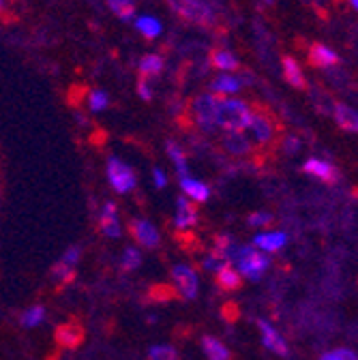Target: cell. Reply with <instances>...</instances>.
Masks as SVG:
<instances>
[{
    "instance_id": "39",
    "label": "cell",
    "mask_w": 358,
    "mask_h": 360,
    "mask_svg": "<svg viewBox=\"0 0 358 360\" xmlns=\"http://www.w3.org/2000/svg\"><path fill=\"white\" fill-rule=\"evenodd\" d=\"M7 9V0H0V13Z\"/></svg>"
},
{
    "instance_id": "22",
    "label": "cell",
    "mask_w": 358,
    "mask_h": 360,
    "mask_svg": "<svg viewBox=\"0 0 358 360\" xmlns=\"http://www.w3.org/2000/svg\"><path fill=\"white\" fill-rule=\"evenodd\" d=\"M174 221L178 228H193L198 223V210H196L193 202H189L185 195L178 198V202H176V219Z\"/></svg>"
},
{
    "instance_id": "26",
    "label": "cell",
    "mask_w": 358,
    "mask_h": 360,
    "mask_svg": "<svg viewBox=\"0 0 358 360\" xmlns=\"http://www.w3.org/2000/svg\"><path fill=\"white\" fill-rule=\"evenodd\" d=\"M165 150H167V157H170V161L174 163L178 176H187V174H189V161H187L185 150H183L181 146H178L176 142H167V144H165Z\"/></svg>"
},
{
    "instance_id": "31",
    "label": "cell",
    "mask_w": 358,
    "mask_h": 360,
    "mask_svg": "<svg viewBox=\"0 0 358 360\" xmlns=\"http://www.w3.org/2000/svg\"><path fill=\"white\" fill-rule=\"evenodd\" d=\"M148 360H178V352L172 345H153L148 349Z\"/></svg>"
},
{
    "instance_id": "5",
    "label": "cell",
    "mask_w": 358,
    "mask_h": 360,
    "mask_svg": "<svg viewBox=\"0 0 358 360\" xmlns=\"http://www.w3.org/2000/svg\"><path fill=\"white\" fill-rule=\"evenodd\" d=\"M215 105H217V97L206 93H200L198 97H193V101L189 103V118L193 122V127H198L202 133H217L215 129Z\"/></svg>"
},
{
    "instance_id": "8",
    "label": "cell",
    "mask_w": 358,
    "mask_h": 360,
    "mask_svg": "<svg viewBox=\"0 0 358 360\" xmlns=\"http://www.w3.org/2000/svg\"><path fill=\"white\" fill-rule=\"evenodd\" d=\"M172 275H174L176 288H178V292H181L183 298L193 300V298L198 296L200 281H198V273H196V270H193L191 266H187V264H178V266H174Z\"/></svg>"
},
{
    "instance_id": "11",
    "label": "cell",
    "mask_w": 358,
    "mask_h": 360,
    "mask_svg": "<svg viewBox=\"0 0 358 360\" xmlns=\"http://www.w3.org/2000/svg\"><path fill=\"white\" fill-rule=\"evenodd\" d=\"M131 234H133V238H136L146 249H155L161 243V236H159L157 228L151 221H146V219H133L131 221Z\"/></svg>"
},
{
    "instance_id": "14",
    "label": "cell",
    "mask_w": 358,
    "mask_h": 360,
    "mask_svg": "<svg viewBox=\"0 0 358 360\" xmlns=\"http://www.w3.org/2000/svg\"><path fill=\"white\" fill-rule=\"evenodd\" d=\"M210 65L217 73H234L241 69V60L238 56L228 50V48H219L210 52Z\"/></svg>"
},
{
    "instance_id": "40",
    "label": "cell",
    "mask_w": 358,
    "mask_h": 360,
    "mask_svg": "<svg viewBox=\"0 0 358 360\" xmlns=\"http://www.w3.org/2000/svg\"><path fill=\"white\" fill-rule=\"evenodd\" d=\"M264 3H266V5H273V3H275V0H264Z\"/></svg>"
},
{
    "instance_id": "9",
    "label": "cell",
    "mask_w": 358,
    "mask_h": 360,
    "mask_svg": "<svg viewBox=\"0 0 358 360\" xmlns=\"http://www.w3.org/2000/svg\"><path fill=\"white\" fill-rule=\"evenodd\" d=\"M302 172L309 174V176H313V178L322 180V183H326V185H337V183H339V178H341L339 169H337L331 161L318 159V157H309V159L302 163Z\"/></svg>"
},
{
    "instance_id": "19",
    "label": "cell",
    "mask_w": 358,
    "mask_h": 360,
    "mask_svg": "<svg viewBox=\"0 0 358 360\" xmlns=\"http://www.w3.org/2000/svg\"><path fill=\"white\" fill-rule=\"evenodd\" d=\"M288 243V236L283 232H262L253 238V247L262 253H277Z\"/></svg>"
},
{
    "instance_id": "20",
    "label": "cell",
    "mask_w": 358,
    "mask_h": 360,
    "mask_svg": "<svg viewBox=\"0 0 358 360\" xmlns=\"http://www.w3.org/2000/svg\"><path fill=\"white\" fill-rule=\"evenodd\" d=\"M223 148L228 150V155L232 157H245L253 150L251 142L247 140L245 131L238 133H223Z\"/></svg>"
},
{
    "instance_id": "16",
    "label": "cell",
    "mask_w": 358,
    "mask_h": 360,
    "mask_svg": "<svg viewBox=\"0 0 358 360\" xmlns=\"http://www.w3.org/2000/svg\"><path fill=\"white\" fill-rule=\"evenodd\" d=\"M133 22V28H136L144 39L148 41H157L161 34H163V24L159 18L151 15V13H142V15H136L131 20Z\"/></svg>"
},
{
    "instance_id": "35",
    "label": "cell",
    "mask_w": 358,
    "mask_h": 360,
    "mask_svg": "<svg viewBox=\"0 0 358 360\" xmlns=\"http://www.w3.org/2000/svg\"><path fill=\"white\" fill-rule=\"evenodd\" d=\"M281 148L286 155H296L300 150V140L296 138V135H286L283 142H281Z\"/></svg>"
},
{
    "instance_id": "6",
    "label": "cell",
    "mask_w": 358,
    "mask_h": 360,
    "mask_svg": "<svg viewBox=\"0 0 358 360\" xmlns=\"http://www.w3.org/2000/svg\"><path fill=\"white\" fill-rule=\"evenodd\" d=\"M106 174H108L110 187L116 193H120V195L131 193L133 189H136V185H138V178H136V172H133V167L129 163H124L122 159H118V157H110L108 159Z\"/></svg>"
},
{
    "instance_id": "1",
    "label": "cell",
    "mask_w": 358,
    "mask_h": 360,
    "mask_svg": "<svg viewBox=\"0 0 358 360\" xmlns=\"http://www.w3.org/2000/svg\"><path fill=\"white\" fill-rule=\"evenodd\" d=\"M253 105L241 97H217V105H215V129L221 133H238L245 131L251 114H253Z\"/></svg>"
},
{
    "instance_id": "13",
    "label": "cell",
    "mask_w": 358,
    "mask_h": 360,
    "mask_svg": "<svg viewBox=\"0 0 358 360\" xmlns=\"http://www.w3.org/2000/svg\"><path fill=\"white\" fill-rule=\"evenodd\" d=\"M99 228L108 238H118L122 234V225H120L116 204H112V202L103 204V210H101V217H99Z\"/></svg>"
},
{
    "instance_id": "33",
    "label": "cell",
    "mask_w": 358,
    "mask_h": 360,
    "mask_svg": "<svg viewBox=\"0 0 358 360\" xmlns=\"http://www.w3.org/2000/svg\"><path fill=\"white\" fill-rule=\"evenodd\" d=\"M138 97L146 103L155 99V90H153V84L148 79H142V77L138 79Z\"/></svg>"
},
{
    "instance_id": "10",
    "label": "cell",
    "mask_w": 358,
    "mask_h": 360,
    "mask_svg": "<svg viewBox=\"0 0 358 360\" xmlns=\"http://www.w3.org/2000/svg\"><path fill=\"white\" fill-rule=\"evenodd\" d=\"M307 60H309V65L318 67V69H335L341 63L339 54L331 48V45H324V43H313L307 52Z\"/></svg>"
},
{
    "instance_id": "38",
    "label": "cell",
    "mask_w": 358,
    "mask_h": 360,
    "mask_svg": "<svg viewBox=\"0 0 358 360\" xmlns=\"http://www.w3.org/2000/svg\"><path fill=\"white\" fill-rule=\"evenodd\" d=\"M347 5H350L352 11H356L358 9V0H347Z\"/></svg>"
},
{
    "instance_id": "3",
    "label": "cell",
    "mask_w": 358,
    "mask_h": 360,
    "mask_svg": "<svg viewBox=\"0 0 358 360\" xmlns=\"http://www.w3.org/2000/svg\"><path fill=\"white\" fill-rule=\"evenodd\" d=\"M230 262H234V268L238 270L241 277L251 279V281L260 279L266 273V268L271 266V259H268V255L257 251L253 245L251 247H236Z\"/></svg>"
},
{
    "instance_id": "23",
    "label": "cell",
    "mask_w": 358,
    "mask_h": 360,
    "mask_svg": "<svg viewBox=\"0 0 358 360\" xmlns=\"http://www.w3.org/2000/svg\"><path fill=\"white\" fill-rule=\"evenodd\" d=\"M215 277H217L219 288H221V290H226V292H234V290H238L241 283H243V277L238 275V270H236L232 264L221 266V268L217 270V273H215Z\"/></svg>"
},
{
    "instance_id": "25",
    "label": "cell",
    "mask_w": 358,
    "mask_h": 360,
    "mask_svg": "<svg viewBox=\"0 0 358 360\" xmlns=\"http://www.w3.org/2000/svg\"><path fill=\"white\" fill-rule=\"evenodd\" d=\"M202 349H204L208 360H230L232 358L230 349L215 337H204L202 339Z\"/></svg>"
},
{
    "instance_id": "27",
    "label": "cell",
    "mask_w": 358,
    "mask_h": 360,
    "mask_svg": "<svg viewBox=\"0 0 358 360\" xmlns=\"http://www.w3.org/2000/svg\"><path fill=\"white\" fill-rule=\"evenodd\" d=\"M108 9L122 22H131L136 18V5H133V0H106Z\"/></svg>"
},
{
    "instance_id": "34",
    "label": "cell",
    "mask_w": 358,
    "mask_h": 360,
    "mask_svg": "<svg viewBox=\"0 0 358 360\" xmlns=\"http://www.w3.org/2000/svg\"><path fill=\"white\" fill-rule=\"evenodd\" d=\"M249 223L253 228H264V225L273 223V214L271 212H253V214H249Z\"/></svg>"
},
{
    "instance_id": "2",
    "label": "cell",
    "mask_w": 358,
    "mask_h": 360,
    "mask_svg": "<svg viewBox=\"0 0 358 360\" xmlns=\"http://www.w3.org/2000/svg\"><path fill=\"white\" fill-rule=\"evenodd\" d=\"M277 133H279V124L271 114H268L266 110H253L251 120L245 129V135H247V140L251 142L253 148L273 146L277 140Z\"/></svg>"
},
{
    "instance_id": "12",
    "label": "cell",
    "mask_w": 358,
    "mask_h": 360,
    "mask_svg": "<svg viewBox=\"0 0 358 360\" xmlns=\"http://www.w3.org/2000/svg\"><path fill=\"white\" fill-rule=\"evenodd\" d=\"M181 189H183V195L189 200V202H193V204H204L208 198H210V189H208V185L206 183H202V180H198V178H193V176H181Z\"/></svg>"
},
{
    "instance_id": "28",
    "label": "cell",
    "mask_w": 358,
    "mask_h": 360,
    "mask_svg": "<svg viewBox=\"0 0 358 360\" xmlns=\"http://www.w3.org/2000/svg\"><path fill=\"white\" fill-rule=\"evenodd\" d=\"M86 108L99 114V112H106L110 108V95L106 93L103 88H93V90H88V95H86Z\"/></svg>"
},
{
    "instance_id": "17",
    "label": "cell",
    "mask_w": 358,
    "mask_h": 360,
    "mask_svg": "<svg viewBox=\"0 0 358 360\" xmlns=\"http://www.w3.org/2000/svg\"><path fill=\"white\" fill-rule=\"evenodd\" d=\"M163 71H165V58L161 54L151 52V54H144L138 60V73H140L142 79H148V82L157 79Z\"/></svg>"
},
{
    "instance_id": "15",
    "label": "cell",
    "mask_w": 358,
    "mask_h": 360,
    "mask_svg": "<svg viewBox=\"0 0 358 360\" xmlns=\"http://www.w3.org/2000/svg\"><path fill=\"white\" fill-rule=\"evenodd\" d=\"M333 120L337 122V127L345 133H356L358 131V114L352 105L337 101L333 105Z\"/></svg>"
},
{
    "instance_id": "30",
    "label": "cell",
    "mask_w": 358,
    "mask_h": 360,
    "mask_svg": "<svg viewBox=\"0 0 358 360\" xmlns=\"http://www.w3.org/2000/svg\"><path fill=\"white\" fill-rule=\"evenodd\" d=\"M140 264H142V253H140L136 247H129V249H124V253H122V259H120V266H122L124 273H131V270H136Z\"/></svg>"
},
{
    "instance_id": "29",
    "label": "cell",
    "mask_w": 358,
    "mask_h": 360,
    "mask_svg": "<svg viewBox=\"0 0 358 360\" xmlns=\"http://www.w3.org/2000/svg\"><path fill=\"white\" fill-rule=\"evenodd\" d=\"M43 320H46V309H43L41 304H32L30 309H26L22 313V326H26V328H34Z\"/></svg>"
},
{
    "instance_id": "4",
    "label": "cell",
    "mask_w": 358,
    "mask_h": 360,
    "mask_svg": "<svg viewBox=\"0 0 358 360\" xmlns=\"http://www.w3.org/2000/svg\"><path fill=\"white\" fill-rule=\"evenodd\" d=\"M167 7L181 15L183 20L198 24V26H210L215 24V11L206 0H165Z\"/></svg>"
},
{
    "instance_id": "18",
    "label": "cell",
    "mask_w": 358,
    "mask_h": 360,
    "mask_svg": "<svg viewBox=\"0 0 358 360\" xmlns=\"http://www.w3.org/2000/svg\"><path fill=\"white\" fill-rule=\"evenodd\" d=\"M260 333H262V343L266 345V349H271L277 356H288V343L286 339L268 324V322H260Z\"/></svg>"
},
{
    "instance_id": "37",
    "label": "cell",
    "mask_w": 358,
    "mask_h": 360,
    "mask_svg": "<svg viewBox=\"0 0 358 360\" xmlns=\"http://www.w3.org/2000/svg\"><path fill=\"white\" fill-rule=\"evenodd\" d=\"M153 183H155L157 189H165L167 187V176H165L163 169H159V167L153 169Z\"/></svg>"
},
{
    "instance_id": "36",
    "label": "cell",
    "mask_w": 358,
    "mask_h": 360,
    "mask_svg": "<svg viewBox=\"0 0 358 360\" xmlns=\"http://www.w3.org/2000/svg\"><path fill=\"white\" fill-rule=\"evenodd\" d=\"M226 264H228L226 259H221V257H219V255H215V253H212L208 259H204V268H206V270H210V273H217V270H219L221 266H226Z\"/></svg>"
},
{
    "instance_id": "32",
    "label": "cell",
    "mask_w": 358,
    "mask_h": 360,
    "mask_svg": "<svg viewBox=\"0 0 358 360\" xmlns=\"http://www.w3.org/2000/svg\"><path fill=\"white\" fill-rule=\"evenodd\" d=\"M320 360H358V356H356V352H354V349L337 347V349L326 352Z\"/></svg>"
},
{
    "instance_id": "21",
    "label": "cell",
    "mask_w": 358,
    "mask_h": 360,
    "mask_svg": "<svg viewBox=\"0 0 358 360\" xmlns=\"http://www.w3.org/2000/svg\"><path fill=\"white\" fill-rule=\"evenodd\" d=\"M281 71H283V77H286V82H288L292 88H298V90H302V88L307 86L305 71H302V67L298 65V60H296V58H292V56H286V58L281 60Z\"/></svg>"
},
{
    "instance_id": "24",
    "label": "cell",
    "mask_w": 358,
    "mask_h": 360,
    "mask_svg": "<svg viewBox=\"0 0 358 360\" xmlns=\"http://www.w3.org/2000/svg\"><path fill=\"white\" fill-rule=\"evenodd\" d=\"M56 343L63 345V347H77L84 339V333L77 324L69 322V324H63L56 328Z\"/></svg>"
},
{
    "instance_id": "7",
    "label": "cell",
    "mask_w": 358,
    "mask_h": 360,
    "mask_svg": "<svg viewBox=\"0 0 358 360\" xmlns=\"http://www.w3.org/2000/svg\"><path fill=\"white\" fill-rule=\"evenodd\" d=\"M247 79L238 71L234 73H217L208 82V93L215 97H236L241 90L245 88Z\"/></svg>"
}]
</instances>
